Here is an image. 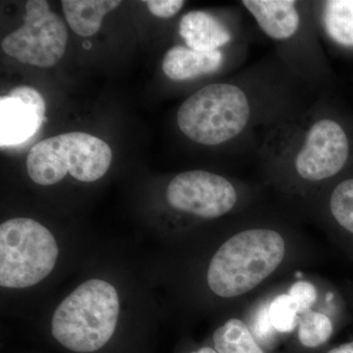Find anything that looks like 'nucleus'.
I'll return each mask as SVG.
<instances>
[{
    "instance_id": "f257e3e1",
    "label": "nucleus",
    "mask_w": 353,
    "mask_h": 353,
    "mask_svg": "<svg viewBox=\"0 0 353 353\" xmlns=\"http://www.w3.org/2000/svg\"><path fill=\"white\" fill-rule=\"evenodd\" d=\"M303 248L296 231L282 221L241 216L209 259L206 285L221 301L241 303L296 264Z\"/></svg>"
},
{
    "instance_id": "f03ea898",
    "label": "nucleus",
    "mask_w": 353,
    "mask_h": 353,
    "mask_svg": "<svg viewBox=\"0 0 353 353\" xmlns=\"http://www.w3.org/2000/svg\"><path fill=\"white\" fill-rule=\"evenodd\" d=\"M299 129L296 139L269 162V181L287 196L313 201L347 167L350 139L343 125L327 116Z\"/></svg>"
},
{
    "instance_id": "7ed1b4c3",
    "label": "nucleus",
    "mask_w": 353,
    "mask_h": 353,
    "mask_svg": "<svg viewBox=\"0 0 353 353\" xmlns=\"http://www.w3.org/2000/svg\"><path fill=\"white\" fill-rule=\"evenodd\" d=\"M119 313L120 299L115 288L106 281L92 279L58 305L51 333L71 352H97L112 338Z\"/></svg>"
},
{
    "instance_id": "20e7f679",
    "label": "nucleus",
    "mask_w": 353,
    "mask_h": 353,
    "mask_svg": "<svg viewBox=\"0 0 353 353\" xmlns=\"http://www.w3.org/2000/svg\"><path fill=\"white\" fill-rule=\"evenodd\" d=\"M112 161L110 146L97 137L71 132L39 141L27 157L32 182L51 185L67 173L83 183H92L108 173Z\"/></svg>"
},
{
    "instance_id": "39448f33",
    "label": "nucleus",
    "mask_w": 353,
    "mask_h": 353,
    "mask_svg": "<svg viewBox=\"0 0 353 353\" xmlns=\"http://www.w3.org/2000/svg\"><path fill=\"white\" fill-rule=\"evenodd\" d=\"M59 250L48 228L31 218H12L0 226V285L24 289L39 284L57 264Z\"/></svg>"
},
{
    "instance_id": "423d86ee",
    "label": "nucleus",
    "mask_w": 353,
    "mask_h": 353,
    "mask_svg": "<svg viewBox=\"0 0 353 353\" xmlns=\"http://www.w3.org/2000/svg\"><path fill=\"white\" fill-rule=\"evenodd\" d=\"M250 190L226 176L204 170L185 171L174 176L166 190L169 206L181 214L217 220L248 205Z\"/></svg>"
},
{
    "instance_id": "0eeeda50",
    "label": "nucleus",
    "mask_w": 353,
    "mask_h": 353,
    "mask_svg": "<svg viewBox=\"0 0 353 353\" xmlns=\"http://www.w3.org/2000/svg\"><path fill=\"white\" fill-rule=\"evenodd\" d=\"M24 20L22 27L2 41V50L18 61L39 68L57 65L68 41L63 20L50 11L46 0H29Z\"/></svg>"
},
{
    "instance_id": "6e6552de",
    "label": "nucleus",
    "mask_w": 353,
    "mask_h": 353,
    "mask_svg": "<svg viewBox=\"0 0 353 353\" xmlns=\"http://www.w3.org/2000/svg\"><path fill=\"white\" fill-rule=\"evenodd\" d=\"M46 102L38 90L28 85L13 88L0 99V145H22L43 125Z\"/></svg>"
},
{
    "instance_id": "1a4fd4ad",
    "label": "nucleus",
    "mask_w": 353,
    "mask_h": 353,
    "mask_svg": "<svg viewBox=\"0 0 353 353\" xmlns=\"http://www.w3.org/2000/svg\"><path fill=\"white\" fill-rule=\"evenodd\" d=\"M313 201L332 240L353 260V176L334 181Z\"/></svg>"
},
{
    "instance_id": "9d476101",
    "label": "nucleus",
    "mask_w": 353,
    "mask_h": 353,
    "mask_svg": "<svg viewBox=\"0 0 353 353\" xmlns=\"http://www.w3.org/2000/svg\"><path fill=\"white\" fill-rule=\"evenodd\" d=\"M179 34L188 48L199 51L221 50L233 41V34L224 22L205 11L185 14L179 24Z\"/></svg>"
},
{
    "instance_id": "9b49d317",
    "label": "nucleus",
    "mask_w": 353,
    "mask_h": 353,
    "mask_svg": "<svg viewBox=\"0 0 353 353\" xmlns=\"http://www.w3.org/2000/svg\"><path fill=\"white\" fill-rule=\"evenodd\" d=\"M224 62L222 50L199 51L187 46H175L164 55L162 70L173 81L194 80L215 73Z\"/></svg>"
},
{
    "instance_id": "f8f14e48",
    "label": "nucleus",
    "mask_w": 353,
    "mask_h": 353,
    "mask_svg": "<svg viewBox=\"0 0 353 353\" xmlns=\"http://www.w3.org/2000/svg\"><path fill=\"white\" fill-rule=\"evenodd\" d=\"M120 0H62V8L70 28L79 36H94L106 14L117 8Z\"/></svg>"
},
{
    "instance_id": "ddd939ff",
    "label": "nucleus",
    "mask_w": 353,
    "mask_h": 353,
    "mask_svg": "<svg viewBox=\"0 0 353 353\" xmlns=\"http://www.w3.org/2000/svg\"><path fill=\"white\" fill-rule=\"evenodd\" d=\"M320 24L334 43L353 48V0H332L320 6Z\"/></svg>"
},
{
    "instance_id": "4468645a",
    "label": "nucleus",
    "mask_w": 353,
    "mask_h": 353,
    "mask_svg": "<svg viewBox=\"0 0 353 353\" xmlns=\"http://www.w3.org/2000/svg\"><path fill=\"white\" fill-rule=\"evenodd\" d=\"M213 347L218 353H266L252 334L248 323L232 317L215 330Z\"/></svg>"
},
{
    "instance_id": "2eb2a0df",
    "label": "nucleus",
    "mask_w": 353,
    "mask_h": 353,
    "mask_svg": "<svg viewBox=\"0 0 353 353\" xmlns=\"http://www.w3.org/2000/svg\"><path fill=\"white\" fill-rule=\"evenodd\" d=\"M268 315L279 336L296 332L301 317L296 303L287 292L269 296Z\"/></svg>"
},
{
    "instance_id": "dca6fc26",
    "label": "nucleus",
    "mask_w": 353,
    "mask_h": 353,
    "mask_svg": "<svg viewBox=\"0 0 353 353\" xmlns=\"http://www.w3.org/2000/svg\"><path fill=\"white\" fill-rule=\"evenodd\" d=\"M269 296L257 301L248 316V327L262 347H271L277 341L279 334L272 327L268 315Z\"/></svg>"
},
{
    "instance_id": "f3484780",
    "label": "nucleus",
    "mask_w": 353,
    "mask_h": 353,
    "mask_svg": "<svg viewBox=\"0 0 353 353\" xmlns=\"http://www.w3.org/2000/svg\"><path fill=\"white\" fill-rule=\"evenodd\" d=\"M288 294L296 303L299 315L317 307L320 303V290L309 280L294 281L287 290Z\"/></svg>"
},
{
    "instance_id": "a211bd4d",
    "label": "nucleus",
    "mask_w": 353,
    "mask_h": 353,
    "mask_svg": "<svg viewBox=\"0 0 353 353\" xmlns=\"http://www.w3.org/2000/svg\"><path fill=\"white\" fill-rule=\"evenodd\" d=\"M145 3L152 15L164 19L173 17L185 6L183 0H146Z\"/></svg>"
},
{
    "instance_id": "6ab92c4d",
    "label": "nucleus",
    "mask_w": 353,
    "mask_h": 353,
    "mask_svg": "<svg viewBox=\"0 0 353 353\" xmlns=\"http://www.w3.org/2000/svg\"><path fill=\"white\" fill-rule=\"evenodd\" d=\"M326 353H353V341L341 343L336 347L330 348Z\"/></svg>"
},
{
    "instance_id": "aec40b11",
    "label": "nucleus",
    "mask_w": 353,
    "mask_h": 353,
    "mask_svg": "<svg viewBox=\"0 0 353 353\" xmlns=\"http://www.w3.org/2000/svg\"><path fill=\"white\" fill-rule=\"evenodd\" d=\"M347 299L348 306H350V312L353 314V283L347 288V294H345Z\"/></svg>"
},
{
    "instance_id": "412c9836",
    "label": "nucleus",
    "mask_w": 353,
    "mask_h": 353,
    "mask_svg": "<svg viewBox=\"0 0 353 353\" xmlns=\"http://www.w3.org/2000/svg\"><path fill=\"white\" fill-rule=\"evenodd\" d=\"M190 353H218L214 350V347H203L199 348V350H194V352Z\"/></svg>"
}]
</instances>
